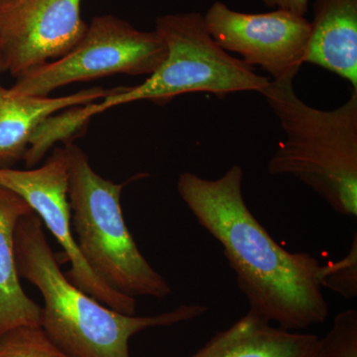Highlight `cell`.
<instances>
[{
  "mask_svg": "<svg viewBox=\"0 0 357 357\" xmlns=\"http://www.w3.org/2000/svg\"><path fill=\"white\" fill-rule=\"evenodd\" d=\"M243 177L238 165L215 180L185 172L178 176V192L199 225L222 245L249 312L295 332L325 323L328 305L319 283L321 263L310 253L290 252L272 238L245 203Z\"/></svg>",
  "mask_w": 357,
  "mask_h": 357,
  "instance_id": "6da1fadb",
  "label": "cell"
},
{
  "mask_svg": "<svg viewBox=\"0 0 357 357\" xmlns=\"http://www.w3.org/2000/svg\"><path fill=\"white\" fill-rule=\"evenodd\" d=\"M20 278L41 293L40 326L70 357H131V337L148 328H166L203 316L208 307L180 305L153 316H131L110 309L75 286L63 273L35 213L20 218L14 236Z\"/></svg>",
  "mask_w": 357,
  "mask_h": 357,
  "instance_id": "7a4b0ae2",
  "label": "cell"
},
{
  "mask_svg": "<svg viewBox=\"0 0 357 357\" xmlns=\"http://www.w3.org/2000/svg\"><path fill=\"white\" fill-rule=\"evenodd\" d=\"M294 79H271L261 91L286 135L268 172L292 176L340 215L356 218L357 89L337 109L321 110L301 100Z\"/></svg>",
  "mask_w": 357,
  "mask_h": 357,
  "instance_id": "3957f363",
  "label": "cell"
},
{
  "mask_svg": "<svg viewBox=\"0 0 357 357\" xmlns=\"http://www.w3.org/2000/svg\"><path fill=\"white\" fill-rule=\"evenodd\" d=\"M155 31L166 45L167 56L142 84L119 86L98 102L77 105L70 116L77 128L112 107L141 100L163 105L176 96L206 93L225 98L239 91L261 93L271 79L223 50L206 29L199 13L165 14L155 21Z\"/></svg>",
  "mask_w": 357,
  "mask_h": 357,
  "instance_id": "277c9868",
  "label": "cell"
},
{
  "mask_svg": "<svg viewBox=\"0 0 357 357\" xmlns=\"http://www.w3.org/2000/svg\"><path fill=\"white\" fill-rule=\"evenodd\" d=\"M73 231L91 271L109 287L130 297L164 299L172 290L138 248L126 225L121 194L129 181L102 178L82 148L67 142Z\"/></svg>",
  "mask_w": 357,
  "mask_h": 357,
  "instance_id": "5b68a950",
  "label": "cell"
},
{
  "mask_svg": "<svg viewBox=\"0 0 357 357\" xmlns=\"http://www.w3.org/2000/svg\"><path fill=\"white\" fill-rule=\"evenodd\" d=\"M166 56V45L155 30L143 31L105 14L91 20L69 53L21 75L10 89L18 95L47 96L68 84L112 75L150 76Z\"/></svg>",
  "mask_w": 357,
  "mask_h": 357,
  "instance_id": "8992f818",
  "label": "cell"
},
{
  "mask_svg": "<svg viewBox=\"0 0 357 357\" xmlns=\"http://www.w3.org/2000/svg\"><path fill=\"white\" fill-rule=\"evenodd\" d=\"M69 170L67 149L59 147L38 168L17 170L0 167V185L24 199L50 230L70 263L66 276L75 286L110 309L133 316L137 306L135 298L116 292L103 283L79 252L72 227Z\"/></svg>",
  "mask_w": 357,
  "mask_h": 357,
  "instance_id": "52a82bcc",
  "label": "cell"
},
{
  "mask_svg": "<svg viewBox=\"0 0 357 357\" xmlns=\"http://www.w3.org/2000/svg\"><path fill=\"white\" fill-rule=\"evenodd\" d=\"M204 20L218 46L238 54L245 64L261 68L272 81L296 77L304 64L311 33V22L305 16L283 9L238 13L217 1Z\"/></svg>",
  "mask_w": 357,
  "mask_h": 357,
  "instance_id": "ba28073f",
  "label": "cell"
},
{
  "mask_svg": "<svg viewBox=\"0 0 357 357\" xmlns=\"http://www.w3.org/2000/svg\"><path fill=\"white\" fill-rule=\"evenodd\" d=\"M82 0H0V58L18 77L69 53L88 24Z\"/></svg>",
  "mask_w": 357,
  "mask_h": 357,
  "instance_id": "9c48e42d",
  "label": "cell"
},
{
  "mask_svg": "<svg viewBox=\"0 0 357 357\" xmlns=\"http://www.w3.org/2000/svg\"><path fill=\"white\" fill-rule=\"evenodd\" d=\"M115 89H86L52 98L18 95L0 84V167H8L24 158L33 135L52 115L98 102Z\"/></svg>",
  "mask_w": 357,
  "mask_h": 357,
  "instance_id": "30bf717a",
  "label": "cell"
},
{
  "mask_svg": "<svg viewBox=\"0 0 357 357\" xmlns=\"http://www.w3.org/2000/svg\"><path fill=\"white\" fill-rule=\"evenodd\" d=\"M306 63L357 89V0H314Z\"/></svg>",
  "mask_w": 357,
  "mask_h": 357,
  "instance_id": "8fae6325",
  "label": "cell"
},
{
  "mask_svg": "<svg viewBox=\"0 0 357 357\" xmlns=\"http://www.w3.org/2000/svg\"><path fill=\"white\" fill-rule=\"evenodd\" d=\"M319 344L317 335L284 330L248 312L187 357H314Z\"/></svg>",
  "mask_w": 357,
  "mask_h": 357,
  "instance_id": "7c38bea8",
  "label": "cell"
},
{
  "mask_svg": "<svg viewBox=\"0 0 357 357\" xmlns=\"http://www.w3.org/2000/svg\"><path fill=\"white\" fill-rule=\"evenodd\" d=\"M33 213L15 192L0 185V335L18 326H40L41 307L21 286L14 236L23 215Z\"/></svg>",
  "mask_w": 357,
  "mask_h": 357,
  "instance_id": "4fadbf2b",
  "label": "cell"
},
{
  "mask_svg": "<svg viewBox=\"0 0 357 357\" xmlns=\"http://www.w3.org/2000/svg\"><path fill=\"white\" fill-rule=\"evenodd\" d=\"M0 357H70L53 344L41 326H18L0 335Z\"/></svg>",
  "mask_w": 357,
  "mask_h": 357,
  "instance_id": "5bb4252c",
  "label": "cell"
},
{
  "mask_svg": "<svg viewBox=\"0 0 357 357\" xmlns=\"http://www.w3.org/2000/svg\"><path fill=\"white\" fill-rule=\"evenodd\" d=\"M314 357H357L356 310H347L335 316L331 330L319 338Z\"/></svg>",
  "mask_w": 357,
  "mask_h": 357,
  "instance_id": "9a60e30c",
  "label": "cell"
},
{
  "mask_svg": "<svg viewBox=\"0 0 357 357\" xmlns=\"http://www.w3.org/2000/svg\"><path fill=\"white\" fill-rule=\"evenodd\" d=\"M319 283L323 288L331 289L347 299L357 295V236L354 234L351 249L337 262L321 265Z\"/></svg>",
  "mask_w": 357,
  "mask_h": 357,
  "instance_id": "2e32d148",
  "label": "cell"
},
{
  "mask_svg": "<svg viewBox=\"0 0 357 357\" xmlns=\"http://www.w3.org/2000/svg\"><path fill=\"white\" fill-rule=\"evenodd\" d=\"M263 3L272 9H283L305 16L309 9V0H262Z\"/></svg>",
  "mask_w": 357,
  "mask_h": 357,
  "instance_id": "e0dca14e",
  "label": "cell"
},
{
  "mask_svg": "<svg viewBox=\"0 0 357 357\" xmlns=\"http://www.w3.org/2000/svg\"><path fill=\"white\" fill-rule=\"evenodd\" d=\"M3 73V68H2L1 58H0V75Z\"/></svg>",
  "mask_w": 357,
  "mask_h": 357,
  "instance_id": "ac0fdd59",
  "label": "cell"
}]
</instances>
